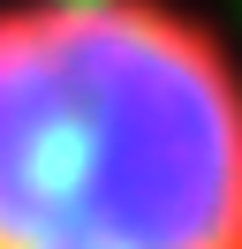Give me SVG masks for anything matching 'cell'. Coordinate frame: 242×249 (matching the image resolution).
Returning <instances> with one entry per match:
<instances>
[{
	"label": "cell",
	"mask_w": 242,
	"mask_h": 249,
	"mask_svg": "<svg viewBox=\"0 0 242 249\" xmlns=\"http://www.w3.org/2000/svg\"><path fill=\"white\" fill-rule=\"evenodd\" d=\"M0 249H242V46L189 0H0Z\"/></svg>",
	"instance_id": "obj_1"
}]
</instances>
